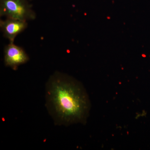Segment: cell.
Listing matches in <instances>:
<instances>
[{
	"label": "cell",
	"mask_w": 150,
	"mask_h": 150,
	"mask_svg": "<svg viewBox=\"0 0 150 150\" xmlns=\"http://www.w3.org/2000/svg\"><path fill=\"white\" fill-rule=\"evenodd\" d=\"M45 106L54 124L68 126L86 121L90 102L83 86L69 75L56 71L45 86Z\"/></svg>",
	"instance_id": "1"
},
{
	"label": "cell",
	"mask_w": 150,
	"mask_h": 150,
	"mask_svg": "<svg viewBox=\"0 0 150 150\" xmlns=\"http://www.w3.org/2000/svg\"><path fill=\"white\" fill-rule=\"evenodd\" d=\"M0 16L26 21L36 18L28 0H0Z\"/></svg>",
	"instance_id": "2"
},
{
	"label": "cell",
	"mask_w": 150,
	"mask_h": 150,
	"mask_svg": "<svg viewBox=\"0 0 150 150\" xmlns=\"http://www.w3.org/2000/svg\"><path fill=\"white\" fill-rule=\"evenodd\" d=\"M4 61L6 67L16 70L21 65L28 62L29 57L23 48L13 43H10L5 48Z\"/></svg>",
	"instance_id": "3"
},
{
	"label": "cell",
	"mask_w": 150,
	"mask_h": 150,
	"mask_svg": "<svg viewBox=\"0 0 150 150\" xmlns=\"http://www.w3.org/2000/svg\"><path fill=\"white\" fill-rule=\"evenodd\" d=\"M27 26V21H23L6 18L5 20H1L0 21L1 30L10 43H14L17 35L23 32Z\"/></svg>",
	"instance_id": "4"
},
{
	"label": "cell",
	"mask_w": 150,
	"mask_h": 150,
	"mask_svg": "<svg viewBox=\"0 0 150 150\" xmlns=\"http://www.w3.org/2000/svg\"></svg>",
	"instance_id": "5"
}]
</instances>
